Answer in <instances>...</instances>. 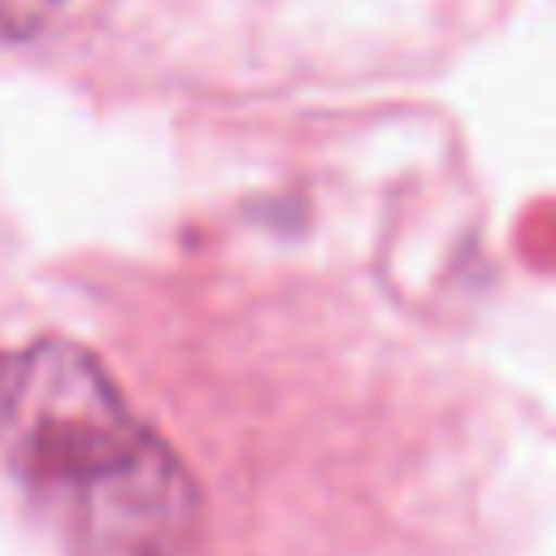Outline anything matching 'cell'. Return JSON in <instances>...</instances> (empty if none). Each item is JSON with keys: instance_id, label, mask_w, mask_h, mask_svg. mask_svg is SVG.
<instances>
[{"instance_id": "cell-1", "label": "cell", "mask_w": 556, "mask_h": 556, "mask_svg": "<svg viewBox=\"0 0 556 556\" xmlns=\"http://www.w3.org/2000/svg\"><path fill=\"white\" fill-rule=\"evenodd\" d=\"M0 464L78 556H181L201 522L181 454L68 337L0 356Z\"/></svg>"}, {"instance_id": "cell-2", "label": "cell", "mask_w": 556, "mask_h": 556, "mask_svg": "<svg viewBox=\"0 0 556 556\" xmlns=\"http://www.w3.org/2000/svg\"><path fill=\"white\" fill-rule=\"evenodd\" d=\"M54 5L59 0H0V29H5V35H25V29H35Z\"/></svg>"}]
</instances>
